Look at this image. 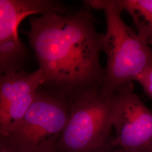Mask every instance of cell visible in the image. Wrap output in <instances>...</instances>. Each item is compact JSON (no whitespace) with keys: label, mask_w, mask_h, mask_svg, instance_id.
<instances>
[{"label":"cell","mask_w":152,"mask_h":152,"mask_svg":"<svg viewBox=\"0 0 152 152\" xmlns=\"http://www.w3.org/2000/svg\"><path fill=\"white\" fill-rule=\"evenodd\" d=\"M67 14L29 19L25 33L45 81L41 87L69 103L99 91L105 80L100 61L104 34L96 31L90 7Z\"/></svg>","instance_id":"1"},{"label":"cell","mask_w":152,"mask_h":152,"mask_svg":"<svg viewBox=\"0 0 152 152\" xmlns=\"http://www.w3.org/2000/svg\"><path fill=\"white\" fill-rule=\"evenodd\" d=\"M83 2L90 7L103 10L105 15L107 30L104 34L103 51L107 55V63L104 83L99 93L110 97L121 86L135 81L152 69V49L123 20L122 11L115 0Z\"/></svg>","instance_id":"2"},{"label":"cell","mask_w":152,"mask_h":152,"mask_svg":"<svg viewBox=\"0 0 152 152\" xmlns=\"http://www.w3.org/2000/svg\"><path fill=\"white\" fill-rule=\"evenodd\" d=\"M69 112L68 101L40 87L24 117L3 138L18 152H56Z\"/></svg>","instance_id":"3"},{"label":"cell","mask_w":152,"mask_h":152,"mask_svg":"<svg viewBox=\"0 0 152 152\" xmlns=\"http://www.w3.org/2000/svg\"><path fill=\"white\" fill-rule=\"evenodd\" d=\"M69 103L67 122L56 152H88L102 147L112 137L113 98L91 92Z\"/></svg>","instance_id":"4"},{"label":"cell","mask_w":152,"mask_h":152,"mask_svg":"<svg viewBox=\"0 0 152 152\" xmlns=\"http://www.w3.org/2000/svg\"><path fill=\"white\" fill-rule=\"evenodd\" d=\"M114 148L129 152H148L152 149V111L134 91L132 82L112 95Z\"/></svg>","instance_id":"5"},{"label":"cell","mask_w":152,"mask_h":152,"mask_svg":"<svg viewBox=\"0 0 152 152\" xmlns=\"http://www.w3.org/2000/svg\"><path fill=\"white\" fill-rule=\"evenodd\" d=\"M45 81L39 68L0 76V137L9 136L34 102Z\"/></svg>","instance_id":"6"},{"label":"cell","mask_w":152,"mask_h":152,"mask_svg":"<svg viewBox=\"0 0 152 152\" xmlns=\"http://www.w3.org/2000/svg\"><path fill=\"white\" fill-rule=\"evenodd\" d=\"M71 13L64 4L54 0H0V42L18 37L22 20L33 14Z\"/></svg>","instance_id":"7"},{"label":"cell","mask_w":152,"mask_h":152,"mask_svg":"<svg viewBox=\"0 0 152 152\" xmlns=\"http://www.w3.org/2000/svg\"><path fill=\"white\" fill-rule=\"evenodd\" d=\"M122 11L131 16L139 35L150 45L152 42V0H115Z\"/></svg>","instance_id":"8"},{"label":"cell","mask_w":152,"mask_h":152,"mask_svg":"<svg viewBox=\"0 0 152 152\" xmlns=\"http://www.w3.org/2000/svg\"><path fill=\"white\" fill-rule=\"evenodd\" d=\"M28 56L27 49L18 37L0 42L1 75L20 72Z\"/></svg>","instance_id":"9"},{"label":"cell","mask_w":152,"mask_h":152,"mask_svg":"<svg viewBox=\"0 0 152 152\" xmlns=\"http://www.w3.org/2000/svg\"><path fill=\"white\" fill-rule=\"evenodd\" d=\"M135 81L140 83L144 92L152 99V69L137 77Z\"/></svg>","instance_id":"10"},{"label":"cell","mask_w":152,"mask_h":152,"mask_svg":"<svg viewBox=\"0 0 152 152\" xmlns=\"http://www.w3.org/2000/svg\"><path fill=\"white\" fill-rule=\"evenodd\" d=\"M0 152H18L9 144L5 138L0 137Z\"/></svg>","instance_id":"11"},{"label":"cell","mask_w":152,"mask_h":152,"mask_svg":"<svg viewBox=\"0 0 152 152\" xmlns=\"http://www.w3.org/2000/svg\"><path fill=\"white\" fill-rule=\"evenodd\" d=\"M112 141H113V137H112L102 147L98 148L96 150L88 152H112L115 148L113 145Z\"/></svg>","instance_id":"12"},{"label":"cell","mask_w":152,"mask_h":152,"mask_svg":"<svg viewBox=\"0 0 152 152\" xmlns=\"http://www.w3.org/2000/svg\"><path fill=\"white\" fill-rule=\"evenodd\" d=\"M112 152H129L121 148H115Z\"/></svg>","instance_id":"13"},{"label":"cell","mask_w":152,"mask_h":152,"mask_svg":"<svg viewBox=\"0 0 152 152\" xmlns=\"http://www.w3.org/2000/svg\"><path fill=\"white\" fill-rule=\"evenodd\" d=\"M148 152H152V149H151V150H150V151H149Z\"/></svg>","instance_id":"14"},{"label":"cell","mask_w":152,"mask_h":152,"mask_svg":"<svg viewBox=\"0 0 152 152\" xmlns=\"http://www.w3.org/2000/svg\"><path fill=\"white\" fill-rule=\"evenodd\" d=\"M151 45H152V42L151 43V44H150V46H151Z\"/></svg>","instance_id":"15"}]
</instances>
